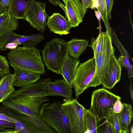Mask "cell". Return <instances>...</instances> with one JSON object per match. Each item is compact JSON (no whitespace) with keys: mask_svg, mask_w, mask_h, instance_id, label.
I'll use <instances>...</instances> for the list:
<instances>
[{"mask_svg":"<svg viewBox=\"0 0 133 133\" xmlns=\"http://www.w3.org/2000/svg\"><path fill=\"white\" fill-rule=\"evenodd\" d=\"M11 0H1L0 4L2 6L8 8L10 5Z\"/></svg>","mask_w":133,"mask_h":133,"instance_id":"e575fe53","label":"cell"},{"mask_svg":"<svg viewBox=\"0 0 133 133\" xmlns=\"http://www.w3.org/2000/svg\"><path fill=\"white\" fill-rule=\"evenodd\" d=\"M16 118L31 133H57L41 118L39 115L30 116L16 114Z\"/></svg>","mask_w":133,"mask_h":133,"instance_id":"7c38bea8","label":"cell"},{"mask_svg":"<svg viewBox=\"0 0 133 133\" xmlns=\"http://www.w3.org/2000/svg\"><path fill=\"white\" fill-rule=\"evenodd\" d=\"M2 75H0V79L1 78V77H2Z\"/></svg>","mask_w":133,"mask_h":133,"instance_id":"ab89813d","label":"cell"},{"mask_svg":"<svg viewBox=\"0 0 133 133\" xmlns=\"http://www.w3.org/2000/svg\"><path fill=\"white\" fill-rule=\"evenodd\" d=\"M18 25V20L11 16L7 10L0 16V38L6 33L16 30Z\"/></svg>","mask_w":133,"mask_h":133,"instance_id":"44dd1931","label":"cell"},{"mask_svg":"<svg viewBox=\"0 0 133 133\" xmlns=\"http://www.w3.org/2000/svg\"><path fill=\"white\" fill-rule=\"evenodd\" d=\"M121 70V66L116 57L114 55L101 82V84L103 87L107 89L113 88L120 79Z\"/></svg>","mask_w":133,"mask_h":133,"instance_id":"4fadbf2b","label":"cell"},{"mask_svg":"<svg viewBox=\"0 0 133 133\" xmlns=\"http://www.w3.org/2000/svg\"><path fill=\"white\" fill-rule=\"evenodd\" d=\"M53 5L57 6L59 5L62 3L60 2L61 0H48Z\"/></svg>","mask_w":133,"mask_h":133,"instance_id":"d590c367","label":"cell"},{"mask_svg":"<svg viewBox=\"0 0 133 133\" xmlns=\"http://www.w3.org/2000/svg\"><path fill=\"white\" fill-rule=\"evenodd\" d=\"M96 8L100 14L106 29V32L111 34V28L108 19L106 10L105 0H93L92 4L90 8Z\"/></svg>","mask_w":133,"mask_h":133,"instance_id":"cb8c5ba5","label":"cell"},{"mask_svg":"<svg viewBox=\"0 0 133 133\" xmlns=\"http://www.w3.org/2000/svg\"><path fill=\"white\" fill-rule=\"evenodd\" d=\"M79 63L80 61L78 59L68 55L62 64L61 75L72 88L75 74Z\"/></svg>","mask_w":133,"mask_h":133,"instance_id":"2e32d148","label":"cell"},{"mask_svg":"<svg viewBox=\"0 0 133 133\" xmlns=\"http://www.w3.org/2000/svg\"><path fill=\"white\" fill-rule=\"evenodd\" d=\"M102 44L101 51L95 60V69L93 77L88 88L96 87L101 84L104 74L110 64L112 57L114 55L115 49L111 41L110 35L102 32Z\"/></svg>","mask_w":133,"mask_h":133,"instance_id":"5b68a950","label":"cell"},{"mask_svg":"<svg viewBox=\"0 0 133 133\" xmlns=\"http://www.w3.org/2000/svg\"><path fill=\"white\" fill-rule=\"evenodd\" d=\"M129 90L130 92V95L131 97V99L132 100L133 99V91L132 89V84L131 83V81L130 84L129 86Z\"/></svg>","mask_w":133,"mask_h":133,"instance_id":"74e56055","label":"cell"},{"mask_svg":"<svg viewBox=\"0 0 133 133\" xmlns=\"http://www.w3.org/2000/svg\"><path fill=\"white\" fill-rule=\"evenodd\" d=\"M51 78H42L36 83L21 87L11 95L23 97L54 96L49 86Z\"/></svg>","mask_w":133,"mask_h":133,"instance_id":"30bf717a","label":"cell"},{"mask_svg":"<svg viewBox=\"0 0 133 133\" xmlns=\"http://www.w3.org/2000/svg\"><path fill=\"white\" fill-rule=\"evenodd\" d=\"M83 15L84 16L87 9L90 8L93 3V0H81Z\"/></svg>","mask_w":133,"mask_h":133,"instance_id":"4dcf8cb0","label":"cell"},{"mask_svg":"<svg viewBox=\"0 0 133 133\" xmlns=\"http://www.w3.org/2000/svg\"><path fill=\"white\" fill-rule=\"evenodd\" d=\"M8 62L6 57L0 55V75H1L10 73Z\"/></svg>","mask_w":133,"mask_h":133,"instance_id":"83f0119b","label":"cell"},{"mask_svg":"<svg viewBox=\"0 0 133 133\" xmlns=\"http://www.w3.org/2000/svg\"><path fill=\"white\" fill-rule=\"evenodd\" d=\"M8 8L3 6L0 4V14H2L7 10Z\"/></svg>","mask_w":133,"mask_h":133,"instance_id":"8d00e7d4","label":"cell"},{"mask_svg":"<svg viewBox=\"0 0 133 133\" xmlns=\"http://www.w3.org/2000/svg\"><path fill=\"white\" fill-rule=\"evenodd\" d=\"M47 25L50 31L60 35L69 34L71 28L67 20L59 13H54L47 19Z\"/></svg>","mask_w":133,"mask_h":133,"instance_id":"5bb4252c","label":"cell"},{"mask_svg":"<svg viewBox=\"0 0 133 133\" xmlns=\"http://www.w3.org/2000/svg\"><path fill=\"white\" fill-rule=\"evenodd\" d=\"M121 97L104 88L99 89L93 92L91 105L89 109L99 121L106 119L110 109Z\"/></svg>","mask_w":133,"mask_h":133,"instance_id":"8992f818","label":"cell"},{"mask_svg":"<svg viewBox=\"0 0 133 133\" xmlns=\"http://www.w3.org/2000/svg\"><path fill=\"white\" fill-rule=\"evenodd\" d=\"M68 55L78 59L86 49L88 45V41L85 39L72 38L67 42Z\"/></svg>","mask_w":133,"mask_h":133,"instance_id":"7402d4cb","label":"cell"},{"mask_svg":"<svg viewBox=\"0 0 133 133\" xmlns=\"http://www.w3.org/2000/svg\"><path fill=\"white\" fill-rule=\"evenodd\" d=\"M62 0L64 2V3H65L66 0Z\"/></svg>","mask_w":133,"mask_h":133,"instance_id":"f35d334b","label":"cell"},{"mask_svg":"<svg viewBox=\"0 0 133 133\" xmlns=\"http://www.w3.org/2000/svg\"><path fill=\"white\" fill-rule=\"evenodd\" d=\"M95 65L94 56L87 61L80 63L78 66L73 82L76 99L88 88L94 75Z\"/></svg>","mask_w":133,"mask_h":133,"instance_id":"ba28073f","label":"cell"},{"mask_svg":"<svg viewBox=\"0 0 133 133\" xmlns=\"http://www.w3.org/2000/svg\"></svg>","mask_w":133,"mask_h":133,"instance_id":"b9f144b4","label":"cell"},{"mask_svg":"<svg viewBox=\"0 0 133 133\" xmlns=\"http://www.w3.org/2000/svg\"><path fill=\"white\" fill-rule=\"evenodd\" d=\"M0 120H3L16 123L19 121L10 117L4 113H0Z\"/></svg>","mask_w":133,"mask_h":133,"instance_id":"d6a6232c","label":"cell"},{"mask_svg":"<svg viewBox=\"0 0 133 133\" xmlns=\"http://www.w3.org/2000/svg\"><path fill=\"white\" fill-rule=\"evenodd\" d=\"M61 108L67 117L72 133H84V113L85 108L77 99L64 98Z\"/></svg>","mask_w":133,"mask_h":133,"instance_id":"52a82bcc","label":"cell"},{"mask_svg":"<svg viewBox=\"0 0 133 133\" xmlns=\"http://www.w3.org/2000/svg\"><path fill=\"white\" fill-rule=\"evenodd\" d=\"M49 86L54 96H60L67 99L73 98L72 88L63 78L56 79L53 82L51 81Z\"/></svg>","mask_w":133,"mask_h":133,"instance_id":"ac0fdd59","label":"cell"},{"mask_svg":"<svg viewBox=\"0 0 133 133\" xmlns=\"http://www.w3.org/2000/svg\"><path fill=\"white\" fill-rule=\"evenodd\" d=\"M123 108L121 112L117 113L119 122L121 133H128L129 128L133 117L131 105L129 104L123 103Z\"/></svg>","mask_w":133,"mask_h":133,"instance_id":"ffe728a7","label":"cell"},{"mask_svg":"<svg viewBox=\"0 0 133 133\" xmlns=\"http://www.w3.org/2000/svg\"><path fill=\"white\" fill-rule=\"evenodd\" d=\"M16 133L14 129L5 128L0 127V133Z\"/></svg>","mask_w":133,"mask_h":133,"instance_id":"836d02e7","label":"cell"},{"mask_svg":"<svg viewBox=\"0 0 133 133\" xmlns=\"http://www.w3.org/2000/svg\"><path fill=\"white\" fill-rule=\"evenodd\" d=\"M0 127L5 128L14 129L15 124L14 123L0 120Z\"/></svg>","mask_w":133,"mask_h":133,"instance_id":"1f68e13d","label":"cell"},{"mask_svg":"<svg viewBox=\"0 0 133 133\" xmlns=\"http://www.w3.org/2000/svg\"><path fill=\"white\" fill-rule=\"evenodd\" d=\"M14 70V85L20 88L34 83L40 78V74L13 67Z\"/></svg>","mask_w":133,"mask_h":133,"instance_id":"9a60e30c","label":"cell"},{"mask_svg":"<svg viewBox=\"0 0 133 133\" xmlns=\"http://www.w3.org/2000/svg\"><path fill=\"white\" fill-rule=\"evenodd\" d=\"M36 0H11L7 11L13 18L23 19L26 12L31 4Z\"/></svg>","mask_w":133,"mask_h":133,"instance_id":"e0dca14e","label":"cell"},{"mask_svg":"<svg viewBox=\"0 0 133 133\" xmlns=\"http://www.w3.org/2000/svg\"><path fill=\"white\" fill-rule=\"evenodd\" d=\"M121 99H118L114 103L112 108L113 111L115 113H119L121 112L123 109V106Z\"/></svg>","mask_w":133,"mask_h":133,"instance_id":"f1b7e54d","label":"cell"},{"mask_svg":"<svg viewBox=\"0 0 133 133\" xmlns=\"http://www.w3.org/2000/svg\"><path fill=\"white\" fill-rule=\"evenodd\" d=\"M10 64L15 67L38 74L45 73L39 51L35 47L17 46L7 54Z\"/></svg>","mask_w":133,"mask_h":133,"instance_id":"6da1fadb","label":"cell"},{"mask_svg":"<svg viewBox=\"0 0 133 133\" xmlns=\"http://www.w3.org/2000/svg\"><path fill=\"white\" fill-rule=\"evenodd\" d=\"M84 123V133H98V120L89 109H85Z\"/></svg>","mask_w":133,"mask_h":133,"instance_id":"603a6c76","label":"cell"},{"mask_svg":"<svg viewBox=\"0 0 133 133\" xmlns=\"http://www.w3.org/2000/svg\"><path fill=\"white\" fill-rule=\"evenodd\" d=\"M59 6L63 9L65 16L71 28L78 26L84 17L82 4L80 0H66L64 3Z\"/></svg>","mask_w":133,"mask_h":133,"instance_id":"8fae6325","label":"cell"},{"mask_svg":"<svg viewBox=\"0 0 133 133\" xmlns=\"http://www.w3.org/2000/svg\"><path fill=\"white\" fill-rule=\"evenodd\" d=\"M112 42L114 44L120 52L121 56L129 58V56L117 37L114 30L111 29L110 35Z\"/></svg>","mask_w":133,"mask_h":133,"instance_id":"484cf974","label":"cell"},{"mask_svg":"<svg viewBox=\"0 0 133 133\" xmlns=\"http://www.w3.org/2000/svg\"><path fill=\"white\" fill-rule=\"evenodd\" d=\"M91 40L90 46L94 51V56L96 60L99 55L101 49L102 38L101 33L96 38L92 37Z\"/></svg>","mask_w":133,"mask_h":133,"instance_id":"4316f807","label":"cell"},{"mask_svg":"<svg viewBox=\"0 0 133 133\" xmlns=\"http://www.w3.org/2000/svg\"><path fill=\"white\" fill-rule=\"evenodd\" d=\"M41 51L43 61L47 69L61 75L62 63L68 55L67 42L63 39L55 38L47 42Z\"/></svg>","mask_w":133,"mask_h":133,"instance_id":"7a4b0ae2","label":"cell"},{"mask_svg":"<svg viewBox=\"0 0 133 133\" xmlns=\"http://www.w3.org/2000/svg\"><path fill=\"white\" fill-rule=\"evenodd\" d=\"M114 0H105L107 16L109 20L111 18V12Z\"/></svg>","mask_w":133,"mask_h":133,"instance_id":"f546056e","label":"cell"},{"mask_svg":"<svg viewBox=\"0 0 133 133\" xmlns=\"http://www.w3.org/2000/svg\"><path fill=\"white\" fill-rule=\"evenodd\" d=\"M49 100L46 96L23 97L11 96L1 103L15 113L32 116L39 115L43 103Z\"/></svg>","mask_w":133,"mask_h":133,"instance_id":"277c9868","label":"cell"},{"mask_svg":"<svg viewBox=\"0 0 133 133\" xmlns=\"http://www.w3.org/2000/svg\"><path fill=\"white\" fill-rule=\"evenodd\" d=\"M46 7L45 3L35 0L30 5L23 18L33 28L42 33H44L49 17L45 12Z\"/></svg>","mask_w":133,"mask_h":133,"instance_id":"9c48e42d","label":"cell"},{"mask_svg":"<svg viewBox=\"0 0 133 133\" xmlns=\"http://www.w3.org/2000/svg\"><path fill=\"white\" fill-rule=\"evenodd\" d=\"M59 101L43 103L39 113L41 118L58 133H72L68 120Z\"/></svg>","mask_w":133,"mask_h":133,"instance_id":"3957f363","label":"cell"},{"mask_svg":"<svg viewBox=\"0 0 133 133\" xmlns=\"http://www.w3.org/2000/svg\"><path fill=\"white\" fill-rule=\"evenodd\" d=\"M2 14H0V16H1L2 15Z\"/></svg>","mask_w":133,"mask_h":133,"instance_id":"60d3db41","label":"cell"},{"mask_svg":"<svg viewBox=\"0 0 133 133\" xmlns=\"http://www.w3.org/2000/svg\"><path fill=\"white\" fill-rule=\"evenodd\" d=\"M14 76L10 73L2 76L0 79V103L7 99L15 91Z\"/></svg>","mask_w":133,"mask_h":133,"instance_id":"d6986e66","label":"cell"},{"mask_svg":"<svg viewBox=\"0 0 133 133\" xmlns=\"http://www.w3.org/2000/svg\"><path fill=\"white\" fill-rule=\"evenodd\" d=\"M105 119L107 122L111 127L112 133H121L117 113H115L113 111L112 108L110 109Z\"/></svg>","mask_w":133,"mask_h":133,"instance_id":"d4e9b609","label":"cell"}]
</instances>
